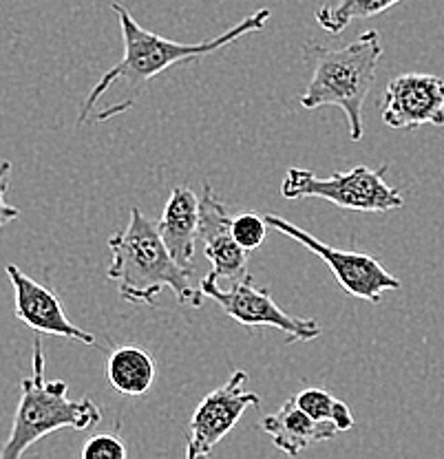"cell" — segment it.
<instances>
[{
	"mask_svg": "<svg viewBox=\"0 0 444 459\" xmlns=\"http://www.w3.org/2000/svg\"><path fill=\"white\" fill-rule=\"evenodd\" d=\"M387 166L367 169L356 166L332 177H318L308 169H290L281 184L285 199H326L343 210L354 212H391L405 205L400 190L385 181Z\"/></svg>",
	"mask_w": 444,
	"mask_h": 459,
	"instance_id": "obj_5",
	"label": "cell"
},
{
	"mask_svg": "<svg viewBox=\"0 0 444 459\" xmlns=\"http://www.w3.org/2000/svg\"><path fill=\"white\" fill-rule=\"evenodd\" d=\"M232 217L228 205L217 197L213 186H204V195L199 199V232L197 247L213 265V274L219 281H237L248 274V252L235 241L231 230Z\"/></svg>",
	"mask_w": 444,
	"mask_h": 459,
	"instance_id": "obj_11",
	"label": "cell"
},
{
	"mask_svg": "<svg viewBox=\"0 0 444 459\" xmlns=\"http://www.w3.org/2000/svg\"><path fill=\"white\" fill-rule=\"evenodd\" d=\"M383 122L400 131H414L427 124L444 126V80L431 74H405L389 80Z\"/></svg>",
	"mask_w": 444,
	"mask_h": 459,
	"instance_id": "obj_9",
	"label": "cell"
},
{
	"mask_svg": "<svg viewBox=\"0 0 444 459\" xmlns=\"http://www.w3.org/2000/svg\"><path fill=\"white\" fill-rule=\"evenodd\" d=\"M267 221L266 217L257 212H241L237 217H232L231 230H232V237L239 246L243 247L246 252L252 250H259L266 241V234H267Z\"/></svg>",
	"mask_w": 444,
	"mask_h": 459,
	"instance_id": "obj_17",
	"label": "cell"
},
{
	"mask_svg": "<svg viewBox=\"0 0 444 459\" xmlns=\"http://www.w3.org/2000/svg\"><path fill=\"white\" fill-rule=\"evenodd\" d=\"M7 276L13 285V307L21 323L40 336H60L83 344H95L93 333L71 323L56 291L33 281L13 263L7 265Z\"/></svg>",
	"mask_w": 444,
	"mask_h": 459,
	"instance_id": "obj_10",
	"label": "cell"
},
{
	"mask_svg": "<svg viewBox=\"0 0 444 459\" xmlns=\"http://www.w3.org/2000/svg\"><path fill=\"white\" fill-rule=\"evenodd\" d=\"M199 290L204 291V296L213 299L235 323L248 325V327H274L285 333L288 342H308L321 336V327L314 320L285 314L272 300L267 290L255 285L250 274L231 281V287H222L217 276L210 272L202 279Z\"/></svg>",
	"mask_w": 444,
	"mask_h": 459,
	"instance_id": "obj_6",
	"label": "cell"
},
{
	"mask_svg": "<svg viewBox=\"0 0 444 459\" xmlns=\"http://www.w3.org/2000/svg\"><path fill=\"white\" fill-rule=\"evenodd\" d=\"M303 57L309 66V82L300 95V107L308 111L321 107L341 108L347 117L352 142H361L365 135L362 107L383 57L380 33L370 29L341 49H329L309 40L303 45Z\"/></svg>",
	"mask_w": 444,
	"mask_h": 459,
	"instance_id": "obj_3",
	"label": "cell"
},
{
	"mask_svg": "<svg viewBox=\"0 0 444 459\" xmlns=\"http://www.w3.org/2000/svg\"><path fill=\"white\" fill-rule=\"evenodd\" d=\"M126 444L111 433L95 435L83 446V459H126Z\"/></svg>",
	"mask_w": 444,
	"mask_h": 459,
	"instance_id": "obj_18",
	"label": "cell"
},
{
	"mask_svg": "<svg viewBox=\"0 0 444 459\" xmlns=\"http://www.w3.org/2000/svg\"><path fill=\"white\" fill-rule=\"evenodd\" d=\"M9 175H12V161L0 160V230L7 226L9 221L21 217V210L4 201V195L9 190Z\"/></svg>",
	"mask_w": 444,
	"mask_h": 459,
	"instance_id": "obj_19",
	"label": "cell"
},
{
	"mask_svg": "<svg viewBox=\"0 0 444 459\" xmlns=\"http://www.w3.org/2000/svg\"><path fill=\"white\" fill-rule=\"evenodd\" d=\"M65 380H47L45 353L40 338L33 341L31 376L21 380V402L13 415L12 433L4 442L0 459H21L33 444L60 429L87 430L102 422L93 400H71Z\"/></svg>",
	"mask_w": 444,
	"mask_h": 459,
	"instance_id": "obj_4",
	"label": "cell"
},
{
	"mask_svg": "<svg viewBox=\"0 0 444 459\" xmlns=\"http://www.w3.org/2000/svg\"><path fill=\"white\" fill-rule=\"evenodd\" d=\"M113 263L107 276L118 285L119 299L131 305H155L157 296L170 290L178 303L202 307L204 291L190 283V272L181 267L160 237L157 223L140 208H131L128 226L109 238Z\"/></svg>",
	"mask_w": 444,
	"mask_h": 459,
	"instance_id": "obj_2",
	"label": "cell"
},
{
	"mask_svg": "<svg viewBox=\"0 0 444 459\" xmlns=\"http://www.w3.org/2000/svg\"><path fill=\"white\" fill-rule=\"evenodd\" d=\"M248 373L237 369L226 385L217 386L197 404L188 427L186 457H208L213 448L237 427L241 415L250 406H259L261 398L255 391L243 389Z\"/></svg>",
	"mask_w": 444,
	"mask_h": 459,
	"instance_id": "obj_8",
	"label": "cell"
},
{
	"mask_svg": "<svg viewBox=\"0 0 444 459\" xmlns=\"http://www.w3.org/2000/svg\"><path fill=\"white\" fill-rule=\"evenodd\" d=\"M157 230L169 247L170 256L186 270H193V258L197 252L199 232V197L186 186H178L164 205Z\"/></svg>",
	"mask_w": 444,
	"mask_h": 459,
	"instance_id": "obj_12",
	"label": "cell"
},
{
	"mask_svg": "<svg viewBox=\"0 0 444 459\" xmlns=\"http://www.w3.org/2000/svg\"><path fill=\"white\" fill-rule=\"evenodd\" d=\"M111 9L118 16L119 29H122L124 56L122 60H119L116 66H111V69L102 75V80L89 91L87 100H84L83 104V111L78 115V124L87 122L89 113L93 111L98 100L102 98L109 89H113L116 82H126L128 91H133V102H135V95L140 93L142 84H146L148 80L164 74L166 69L179 65V62H188L195 60V57L210 56L214 54V51L223 49V47H231L232 42L239 40V38L261 31L272 16L270 9H259V12L252 13V16L243 18L239 25L219 33L217 38L188 45V42H175L170 40V38H161L160 33H152L148 31V29L140 27L124 4L113 3Z\"/></svg>",
	"mask_w": 444,
	"mask_h": 459,
	"instance_id": "obj_1",
	"label": "cell"
},
{
	"mask_svg": "<svg viewBox=\"0 0 444 459\" xmlns=\"http://www.w3.org/2000/svg\"><path fill=\"white\" fill-rule=\"evenodd\" d=\"M294 402L305 411V413L312 415L314 420L332 422L338 430H350L354 427V418H352L350 406L343 400L334 398V395L327 394L326 389L309 386V389H303L300 394H296Z\"/></svg>",
	"mask_w": 444,
	"mask_h": 459,
	"instance_id": "obj_16",
	"label": "cell"
},
{
	"mask_svg": "<svg viewBox=\"0 0 444 459\" xmlns=\"http://www.w3.org/2000/svg\"><path fill=\"white\" fill-rule=\"evenodd\" d=\"M267 226L274 228L276 232L285 234L292 241L300 243L303 247H308L312 255L326 261V265L334 272L338 285L352 294L354 299L367 300V303H380L385 291L389 290H400V281L394 274L385 270L383 263L379 258L362 255V252H347L338 250V247L327 246V243L318 241L317 237L308 232V230H300L294 223H290L288 219L279 217V214H266Z\"/></svg>",
	"mask_w": 444,
	"mask_h": 459,
	"instance_id": "obj_7",
	"label": "cell"
},
{
	"mask_svg": "<svg viewBox=\"0 0 444 459\" xmlns=\"http://www.w3.org/2000/svg\"><path fill=\"white\" fill-rule=\"evenodd\" d=\"M398 3H403V0H338L336 4L318 7L314 18H317L318 27L336 36V33L345 31L354 21L379 16V13L387 12V9Z\"/></svg>",
	"mask_w": 444,
	"mask_h": 459,
	"instance_id": "obj_15",
	"label": "cell"
},
{
	"mask_svg": "<svg viewBox=\"0 0 444 459\" xmlns=\"http://www.w3.org/2000/svg\"><path fill=\"white\" fill-rule=\"evenodd\" d=\"M261 429L272 444L290 457L300 455L308 446L327 442L341 433L332 422H321L305 413L294 398L285 402L276 413L266 415L261 420Z\"/></svg>",
	"mask_w": 444,
	"mask_h": 459,
	"instance_id": "obj_13",
	"label": "cell"
},
{
	"mask_svg": "<svg viewBox=\"0 0 444 459\" xmlns=\"http://www.w3.org/2000/svg\"><path fill=\"white\" fill-rule=\"evenodd\" d=\"M155 358L135 344L116 347L107 358V380L118 394L144 395L155 382Z\"/></svg>",
	"mask_w": 444,
	"mask_h": 459,
	"instance_id": "obj_14",
	"label": "cell"
}]
</instances>
